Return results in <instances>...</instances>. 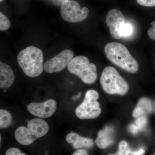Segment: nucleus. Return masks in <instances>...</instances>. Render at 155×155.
Here are the masks:
<instances>
[{
    "label": "nucleus",
    "mask_w": 155,
    "mask_h": 155,
    "mask_svg": "<svg viewBox=\"0 0 155 155\" xmlns=\"http://www.w3.org/2000/svg\"><path fill=\"white\" fill-rule=\"evenodd\" d=\"M104 52L109 61L126 72L135 73L138 71V62L124 45L115 42L109 43L105 46Z\"/></svg>",
    "instance_id": "nucleus-1"
},
{
    "label": "nucleus",
    "mask_w": 155,
    "mask_h": 155,
    "mask_svg": "<svg viewBox=\"0 0 155 155\" xmlns=\"http://www.w3.org/2000/svg\"><path fill=\"white\" fill-rule=\"evenodd\" d=\"M17 61L24 73L29 77H38L43 71V54L41 50L30 46L19 52Z\"/></svg>",
    "instance_id": "nucleus-2"
},
{
    "label": "nucleus",
    "mask_w": 155,
    "mask_h": 155,
    "mask_svg": "<svg viewBox=\"0 0 155 155\" xmlns=\"http://www.w3.org/2000/svg\"><path fill=\"white\" fill-rule=\"evenodd\" d=\"M100 80L103 89L109 94L124 95L129 90V85L127 81L113 67L105 68Z\"/></svg>",
    "instance_id": "nucleus-3"
},
{
    "label": "nucleus",
    "mask_w": 155,
    "mask_h": 155,
    "mask_svg": "<svg viewBox=\"0 0 155 155\" xmlns=\"http://www.w3.org/2000/svg\"><path fill=\"white\" fill-rule=\"evenodd\" d=\"M67 67L70 73L79 77L84 83L92 84L96 81V66L90 63L88 58L85 56H78L73 58Z\"/></svg>",
    "instance_id": "nucleus-4"
},
{
    "label": "nucleus",
    "mask_w": 155,
    "mask_h": 155,
    "mask_svg": "<svg viewBox=\"0 0 155 155\" xmlns=\"http://www.w3.org/2000/svg\"><path fill=\"white\" fill-rule=\"evenodd\" d=\"M99 94L94 90H89L85 94L84 100L76 108L75 114L81 119H95L101 113V109L97 101Z\"/></svg>",
    "instance_id": "nucleus-5"
},
{
    "label": "nucleus",
    "mask_w": 155,
    "mask_h": 155,
    "mask_svg": "<svg viewBox=\"0 0 155 155\" xmlns=\"http://www.w3.org/2000/svg\"><path fill=\"white\" fill-rule=\"evenodd\" d=\"M61 14L63 19L67 22L77 23L86 19L89 10L86 7L81 8L79 3L75 1L65 0L61 4Z\"/></svg>",
    "instance_id": "nucleus-6"
},
{
    "label": "nucleus",
    "mask_w": 155,
    "mask_h": 155,
    "mask_svg": "<svg viewBox=\"0 0 155 155\" xmlns=\"http://www.w3.org/2000/svg\"><path fill=\"white\" fill-rule=\"evenodd\" d=\"M73 57L74 53L72 51L64 50L45 63L44 65L45 71L48 73L61 72L68 66Z\"/></svg>",
    "instance_id": "nucleus-7"
},
{
    "label": "nucleus",
    "mask_w": 155,
    "mask_h": 155,
    "mask_svg": "<svg viewBox=\"0 0 155 155\" xmlns=\"http://www.w3.org/2000/svg\"><path fill=\"white\" fill-rule=\"evenodd\" d=\"M57 102L50 99L42 103L28 104L27 110L30 114L39 118H48L52 116L57 110Z\"/></svg>",
    "instance_id": "nucleus-8"
},
{
    "label": "nucleus",
    "mask_w": 155,
    "mask_h": 155,
    "mask_svg": "<svg viewBox=\"0 0 155 155\" xmlns=\"http://www.w3.org/2000/svg\"><path fill=\"white\" fill-rule=\"evenodd\" d=\"M125 22V17L121 11L117 9L109 11L106 16V22L110 29V34L112 38L116 39L122 38L120 29Z\"/></svg>",
    "instance_id": "nucleus-9"
},
{
    "label": "nucleus",
    "mask_w": 155,
    "mask_h": 155,
    "mask_svg": "<svg viewBox=\"0 0 155 155\" xmlns=\"http://www.w3.org/2000/svg\"><path fill=\"white\" fill-rule=\"evenodd\" d=\"M27 127L37 139L45 135L49 130L47 122L41 118H35L28 121Z\"/></svg>",
    "instance_id": "nucleus-10"
},
{
    "label": "nucleus",
    "mask_w": 155,
    "mask_h": 155,
    "mask_svg": "<svg viewBox=\"0 0 155 155\" xmlns=\"http://www.w3.org/2000/svg\"><path fill=\"white\" fill-rule=\"evenodd\" d=\"M15 80L14 72L9 65L0 63V87L8 88L12 86Z\"/></svg>",
    "instance_id": "nucleus-11"
},
{
    "label": "nucleus",
    "mask_w": 155,
    "mask_h": 155,
    "mask_svg": "<svg viewBox=\"0 0 155 155\" xmlns=\"http://www.w3.org/2000/svg\"><path fill=\"white\" fill-rule=\"evenodd\" d=\"M66 139L67 142L72 144V147L75 149L81 147L91 148L94 145L93 140L81 136L75 132L68 134L66 136Z\"/></svg>",
    "instance_id": "nucleus-12"
},
{
    "label": "nucleus",
    "mask_w": 155,
    "mask_h": 155,
    "mask_svg": "<svg viewBox=\"0 0 155 155\" xmlns=\"http://www.w3.org/2000/svg\"><path fill=\"white\" fill-rule=\"evenodd\" d=\"M114 130L110 127H107L100 130L95 140L96 144L101 149H105L113 144Z\"/></svg>",
    "instance_id": "nucleus-13"
},
{
    "label": "nucleus",
    "mask_w": 155,
    "mask_h": 155,
    "mask_svg": "<svg viewBox=\"0 0 155 155\" xmlns=\"http://www.w3.org/2000/svg\"><path fill=\"white\" fill-rule=\"evenodd\" d=\"M14 135L16 140L19 144L24 146L32 144L37 139L31 133L28 127L25 126L18 127L15 131Z\"/></svg>",
    "instance_id": "nucleus-14"
},
{
    "label": "nucleus",
    "mask_w": 155,
    "mask_h": 155,
    "mask_svg": "<svg viewBox=\"0 0 155 155\" xmlns=\"http://www.w3.org/2000/svg\"><path fill=\"white\" fill-rule=\"evenodd\" d=\"M12 116L10 112L6 110H0V127L1 129L8 128L12 123Z\"/></svg>",
    "instance_id": "nucleus-15"
},
{
    "label": "nucleus",
    "mask_w": 155,
    "mask_h": 155,
    "mask_svg": "<svg viewBox=\"0 0 155 155\" xmlns=\"http://www.w3.org/2000/svg\"><path fill=\"white\" fill-rule=\"evenodd\" d=\"M137 106L140 109L143 114H149L152 111L151 101L146 98H143L140 100Z\"/></svg>",
    "instance_id": "nucleus-16"
},
{
    "label": "nucleus",
    "mask_w": 155,
    "mask_h": 155,
    "mask_svg": "<svg viewBox=\"0 0 155 155\" xmlns=\"http://www.w3.org/2000/svg\"><path fill=\"white\" fill-rule=\"evenodd\" d=\"M133 25L130 23L125 22L121 26L120 34L122 37L130 36L133 32Z\"/></svg>",
    "instance_id": "nucleus-17"
},
{
    "label": "nucleus",
    "mask_w": 155,
    "mask_h": 155,
    "mask_svg": "<svg viewBox=\"0 0 155 155\" xmlns=\"http://www.w3.org/2000/svg\"><path fill=\"white\" fill-rule=\"evenodd\" d=\"M11 22L8 17L2 12L0 13V30L2 31L8 29L11 26Z\"/></svg>",
    "instance_id": "nucleus-18"
},
{
    "label": "nucleus",
    "mask_w": 155,
    "mask_h": 155,
    "mask_svg": "<svg viewBox=\"0 0 155 155\" xmlns=\"http://www.w3.org/2000/svg\"><path fill=\"white\" fill-rule=\"evenodd\" d=\"M147 123V119L145 116H142L137 118L134 125H136L139 131L143 130L146 127Z\"/></svg>",
    "instance_id": "nucleus-19"
},
{
    "label": "nucleus",
    "mask_w": 155,
    "mask_h": 155,
    "mask_svg": "<svg viewBox=\"0 0 155 155\" xmlns=\"http://www.w3.org/2000/svg\"><path fill=\"white\" fill-rule=\"evenodd\" d=\"M127 147H128V144L127 142L124 140L121 141L119 144L118 152L115 154L116 155H125V153L127 150Z\"/></svg>",
    "instance_id": "nucleus-20"
},
{
    "label": "nucleus",
    "mask_w": 155,
    "mask_h": 155,
    "mask_svg": "<svg viewBox=\"0 0 155 155\" xmlns=\"http://www.w3.org/2000/svg\"><path fill=\"white\" fill-rule=\"evenodd\" d=\"M139 5L144 7H152L155 6V0H136Z\"/></svg>",
    "instance_id": "nucleus-21"
},
{
    "label": "nucleus",
    "mask_w": 155,
    "mask_h": 155,
    "mask_svg": "<svg viewBox=\"0 0 155 155\" xmlns=\"http://www.w3.org/2000/svg\"><path fill=\"white\" fill-rule=\"evenodd\" d=\"M5 155H27L22 153L21 151L17 148L13 147L9 148L6 151Z\"/></svg>",
    "instance_id": "nucleus-22"
},
{
    "label": "nucleus",
    "mask_w": 155,
    "mask_h": 155,
    "mask_svg": "<svg viewBox=\"0 0 155 155\" xmlns=\"http://www.w3.org/2000/svg\"><path fill=\"white\" fill-rule=\"evenodd\" d=\"M151 26L147 31V34L149 37L155 41V21L151 23Z\"/></svg>",
    "instance_id": "nucleus-23"
},
{
    "label": "nucleus",
    "mask_w": 155,
    "mask_h": 155,
    "mask_svg": "<svg viewBox=\"0 0 155 155\" xmlns=\"http://www.w3.org/2000/svg\"><path fill=\"white\" fill-rule=\"evenodd\" d=\"M129 130L130 132L133 134H136L138 132L139 130L134 124H131L129 126Z\"/></svg>",
    "instance_id": "nucleus-24"
},
{
    "label": "nucleus",
    "mask_w": 155,
    "mask_h": 155,
    "mask_svg": "<svg viewBox=\"0 0 155 155\" xmlns=\"http://www.w3.org/2000/svg\"><path fill=\"white\" fill-rule=\"evenodd\" d=\"M71 155H88V154L85 150L80 149L77 150Z\"/></svg>",
    "instance_id": "nucleus-25"
},
{
    "label": "nucleus",
    "mask_w": 155,
    "mask_h": 155,
    "mask_svg": "<svg viewBox=\"0 0 155 155\" xmlns=\"http://www.w3.org/2000/svg\"><path fill=\"white\" fill-rule=\"evenodd\" d=\"M125 155H137V152L133 151L127 149L125 153Z\"/></svg>",
    "instance_id": "nucleus-26"
},
{
    "label": "nucleus",
    "mask_w": 155,
    "mask_h": 155,
    "mask_svg": "<svg viewBox=\"0 0 155 155\" xmlns=\"http://www.w3.org/2000/svg\"><path fill=\"white\" fill-rule=\"evenodd\" d=\"M137 155H143L145 153L144 150L143 149H140L138 150L137 151Z\"/></svg>",
    "instance_id": "nucleus-27"
},
{
    "label": "nucleus",
    "mask_w": 155,
    "mask_h": 155,
    "mask_svg": "<svg viewBox=\"0 0 155 155\" xmlns=\"http://www.w3.org/2000/svg\"><path fill=\"white\" fill-rule=\"evenodd\" d=\"M4 1V0H0V2H3Z\"/></svg>",
    "instance_id": "nucleus-28"
},
{
    "label": "nucleus",
    "mask_w": 155,
    "mask_h": 155,
    "mask_svg": "<svg viewBox=\"0 0 155 155\" xmlns=\"http://www.w3.org/2000/svg\"><path fill=\"white\" fill-rule=\"evenodd\" d=\"M116 155V154H109V155Z\"/></svg>",
    "instance_id": "nucleus-29"
},
{
    "label": "nucleus",
    "mask_w": 155,
    "mask_h": 155,
    "mask_svg": "<svg viewBox=\"0 0 155 155\" xmlns=\"http://www.w3.org/2000/svg\"><path fill=\"white\" fill-rule=\"evenodd\" d=\"M153 155H155V153H154V154H153Z\"/></svg>",
    "instance_id": "nucleus-30"
}]
</instances>
